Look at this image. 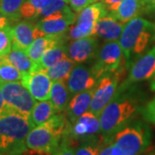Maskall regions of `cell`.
I'll use <instances>...</instances> for the list:
<instances>
[{
  "label": "cell",
  "instance_id": "cell-12",
  "mask_svg": "<svg viewBox=\"0 0 155 155\" xmlns=\"http://www.w3.org/2000/svg\"><path fill=\"white\" fill-rule=\"evenodd\" d=\"M21 83L36 101L49 100L53 82L44 71H35L23 74Z\"/></svg>",
  "mask_w": 155,
  "mask_h": 155
},
{
  "label": "cell",
  "instance_id": "cell-10",
  "mask_svg": "<svg viewBox=\"0 0 155 155\" xmlns=\"http://www.w3.org/2000/svg\"><path fill=\"white\" fill-rule=\"evenodd\" d=\"M122 71L108 74L97 81L94 89V93L89 110L99 116L107 104L113 99L117 92Z\"/></svg>",
  "mask_w": 155,
  "mask_h": 155
},
{
  "label": "cell",
  "instance_id": "cell-1",
  "mask_svg": "<svg viewBox=\"0 0 155 155\" xmlns=\"http://www.w3.org/2000/svg\"><path fill=\"white\" fill-rule=\"evenodd\" d=\"M129 88L130 86H120L113 99L100 114L101 134L104 140H112L119 130L133 122L141 112V101Z\"/></svg>",
  "mask_w": 155,
  "mask_h": 155
},
{
  "label": "cell",
  "instance_id": "cell-31",
  "mask_svg": "<svg viewBox=\"0 0 155 155\" xmlns=\"http://www.w3.org/2000/svg\"><path fill=\"white\" fill-rule=\"evenodd\" d=\"M13 44L11 26L0 29V56H5L11 52Z\"/></svg>",
  "mask_w": 155,
  "mask_h": 155
},
{
  "label": "cell",
  "instance_id": "cell-34",
  "mask_svg": "<svg viewBox=\"0 0 155 155\" xmlns=\"http://www.w3.org/2000/svg\"><path fill=\"white\" fill-rule=\"evenodd\" d=\"M52 155H75V150L72 145L62 140L60 147Z\"/></svg>",
  "mask_w": 155,
  "mask_h": 155
},
{
  "label": "cell",
  "instance_id": "cell-13",
  "mask_svg": "<svg viewBox=\"0 0 155 155\" xmlns=\"http://www.w3.org/2000/svg\"><path fill=\"white\" fill-rule=\"evenodd\" d=\"M76 16L72 11L42 18L36 23L44 35H66L75 22Z\"/></svg>",
  "mask_w": 155,
  "mask_h": 155
},
{
  "label": "cell",
  "instance_id": "cell-7",
  "mask_svg": "<svg viewBox=\"0 0 155 155\" xmlns=\"http://www.w3.org/2000/svg\"><path fill=\"white\" fill-rule=\"evenodd\" d=\"M95 59V64L91 71L97 80L105 75L122 71L123 62L126 65L123 52L118 41H106L98 49Z\"/></svg>",
  "mask_w": 155,
  "mask_h": 155
},
{
  "label": "cell",
  "instance_id": "cell-6",
  "mask_svg": "<svg viewBox=\"0 0 155 155\" xmlns=\"http://www.w3.org/2000/svg\"><path fill=\"white\" fill-rule=\"evenodd\" d=\"M103 139L99 116L87 111L75 122H69L63 140L71 145L73 141H78L80 144Z\"/></svg>",
  "mask_w": 155,
  "mask_h": 155
},
{
  "label": "cell",
  "instance_id": "cell-42",
  "mask_svg": "<svg viewBox=\"0 0 155 155\" xmlns=\"http://www.w3.org/2000/svg\"><path fill=\"white\" fill-rule=\"evenodd\" d=\"M150 155H155V148H154V150H153V152L150 153Z\"/></svg>",
  "mask_w": 155,
  "mask_h": 155
},
{
  "label": "cell",
  "instance_id": "cell-3",
  "mask_svg": "<svg viewBox=\"0 0 155 155\" xmlns=\"http://www.w3.org/2000/svg\"><path fill=\"white\" fill-rule=\"evenodd\" d=\"M68 124L67 114L56 113L48 121L28 132L25 140L26 147L36 153L52 155L62 143Z\"/></svg>",
  "mask_w": 155,
  "mask_h": 155
},
{
  "label": "cell",
  "instance_id": "cell-29",
  "mask_svg": "<svg viewBox=\"0 0 155 155\" xmlns=\"http://www.w3.org/2000/svg\"><path fill=\"white\" fill-rule=\"evenodd\" d=\"M22 75L18 69L9 63L3 56H0V80L5 82L21 81Z\"/></svg>",
  "mask_w": 155,
  "mask_h": 155
},
{
  "label": "cell",
  "instance_id": "cell-45",
  "mask_svg": "<svg viewBox=\"0 0 155 155\" xmlns=\"http://www.w3.org/2000/svg\"><path fill=\"white\" fill-rule=\"evenodd\" d=\"M33 155H35V154H33Z\"/></svg>",
  "mask_w": 155,
  "mask_h": 155
},
{
  "label": "cell",
  "instance_id": "cell-40",
  "mask_svg": "<svg viewBox=\"0 0 155 155\" xmlns=\"http://www.w3.org/2000/svg\"><path fill=\"white\" fill-rule=\"evenodd\" d=\"M5 104V101H4V98H3V96H2V93H1V91H0V110H2L3 106Z\"/></svg>",
  "mask_w": 155,
  "mask_h": 155
},
{
  "label": "cell",
  "instance_id": "cell-20",
  "mask_svg": "<svg viewBox=\"0 0 155 155\" xmlns=\"http://www.w3.org/2000/svg\"><path fill=\"white\" fill-rule=\"evenodd\" d=\"M145 11L142 0H122L115 11L109 12L119 22L126 23Z\"/></svg>",
  "mask_w": 155,
  "mask_h": 155
},
{
  "label": "cell",
  "instance_id": "cell-14",
  "mask_svg": "<svg viewBox=\"0 0 155 155\" xmlns=\"http://www.w3.org/2000/svg\"><path fill=\"white\" fill-rule=\"evenodd\" d=\"M98 51V41L96 35L72 40L67 48V54L76 64L94 59Z\"/></svg>",
  "mask_w": 155,
  "mask_h": 155
},
{
  "label": "cell",
  "instance_id": "cell-44",
  "mask_svg": "<svg viewBox=\"0 0 155 155\" xmlns=\"http://www.w3.org/2000/svg\"><path fill=\"white\" fill-rule=\"evenodd\" d=\"M65 1H66V2H67V3H68V0H65Z\"/></svg>",
  "mask_w": 155,
  "mask_h": 155
},
{
  "label": "cell",
  "instance_id": "cell-9",
  "mask_svg": "<svg viewBox=\"0 0 155 155\" xmlns=\"http://www.w3.org/2000/svg\"><path fill=\"white\" fill-rule=\"evenodd\" d=\"M108 13L102 2H97L84 8L68 30L67 36L70 40L84 38L94 35L95 27L101 17Z\"/></svg>",
  "mask_w": 155,
  "mask_h": 155
},
{
  "label": "cell",
  "instance_id": "cell-35",
  "mask_svg": "<svg viewBox=\"0 0 155 155\" xmlns=\"http://www.w3.org/2000/svg\"><path fill=\"white\" fill-rule=\"evenodd\" d=\"M122 1V0H101V2L105 6L108 12L115 11Z\"/></svg>",
  "mask_w": 155,
  "mask_h": 155
},
{
  "label": "cell",
  "instance_id": "cell-43",
  "mask_svg": "<svg viewBox=\"0 0 155 155\" xmlns=\"http://www.w3.org/2000/svg\"><path fill=\"white\" fill-rule=\"evenodd\" d=\"M100 0H94V3H97V2H98Z\"/></svg>",
  "mask_w": 155,
  "mask_h": 155
},
{
  "label": "cell",
  "instance_id": "cell-5",
  "mask_svg": "<svg viewBox=\"0 0 155 155\" xmlns=\"http://www.w3.org/2000/svg\"><path fill=\"white\" fill-rule=\"evenodd\" d=\"M152 131L142 121H133L112 139L111 155H141L149 147Z\"/></svg>",
  "mask_w": 155,
  "mask_h": 155
},
{
  "label": "cell",
  "instance_id": "cell-25",
  "mask_svg": "<svg viewBox=\"0 0 155 155\" xmlns=\"http://www.w3.org/2000/svg\"><path fill=\"white\" fill-rule=\"evenodd\" d=\"M75 65L76 63L67 57L66 59L57 62L55 65L44 70V72L49 77L52 82L54 81L67 82V78Z\"/></svg>",
  "mask_w": 155,
  "mask_h": 155
},
{
  "label": "cell",
  "instance_id": "cell-36",
  "mask_svg": "<svg viewBox=\"0 0 155 155\" xmlns=\"http://www.w3.org/2000/svg\"><path fill=\"white\" fill-rule=\"evenodd\" d=\"M112 149V140H104L100 148L98 155H111Z\"/></svg>",
  "mask_w": 155,
  "mask_h": 155
},
{
  "label": "cell",
  "instance_id": "cell-19",
  "mask_svg": "<svg viewBox=\"0 0 155 155\" xmlns=\"http://www.w3.org/2000/svg\"><path fill=\"white\" fill-rule=\"evenodd\" d=\"M94 89L95 87L73 95L66 110V114L69 122H75L79 116L89 110L94 93Z\"/></svg>",
  "mask_w": 155,
  "mask_h": 155
},
{
  "label": "cell",
  "instance_id": "cell-23",
  "mask_svg": "<svg viewBox=\"0 0 155 155\" xmlns=\"http://www.w3.org/2000/svg\"><path fill=\"white\" fill-rule=\"evenodd\" d=\"M3 57L12 66L18 69L22 74L34 72L35 64L30 60L25 50L12 46L11 52Z\"/></svg>",
  "mask_w": 155,
  "mask_h": 155
},
{
  "label": "cell",
  "instance_id": "cell-37",
  "mask_svg": "<svg viewBox=\"0 0 155 155\" xmlns=\"http://www.w3.org/2000/svg\"><path fill=\"white\" fill-rule=\"evenodd\" d=\"M145 11L155 12V0H142Z\"/></svg>",
  "mask_w": 155,
  "mask_h": 155
},
{
  "label": "cell",
  "instance_id": "cell-30",
  "mask_svg": "<svg viewBox=\"0 0 155 155\" xmlns=\"http://www.w3.org/2000/svg\"><path fill=\"white\" fill-rule=\"evenodd\" d=\"M104 141V139L80 143L78 147H74L75 155H98Z\"/></svg>",
  "mask_w": 155,
  "mask_h": 155
},
{
  "label": "cell",
  "instance_id": "cell-22",
  "mask_svg": "<svg viewBox=\"0 0 155 155\" xmlns=\"http://www.w3.org/2000/svg\"><path fill=\"white\" fill-rule=\"evenodd\" d=\"M67 57H68L67 48L64 45V43L53 47L43 54L41 60L35 66L34 72L35 71H44L52 66L55 65L57 62L62 61Z\"/></svg>",
  "mask_w": 155,
  "mask_h": 155
},
{
  "label": "cell",
  "instance_id": "cell-16",
  "mask_svg": "<svg viewBox=\"0 0 155 155\" xmlns=\"http://www.w3.org/2000/svg\"><path fill=\"white\" fill-rule=\"evenodd\" d=\"M97 79L91 71L83 65H75L67 78V86L71 95H75L90 89L94 88Z\"/></svg>",
  "mask_w": 155,
  "mask_h": 155
},
{
  "label": "cell",
  "instance_id": "cell-27",
  "mask_svg": "<svg viewBox=\"0 0 155 155\" xmlns=\"http://www.w3.org/2000/svg\"><path fill=\"white\" fill-rule=\"evenodd\" d=\"M25 0H0V12L7 17L11 22L21 19L20 9Z\"/></svg>",
  "mask_w": 155,
  "mask_h": 155
},
{
  "label": "cell",
  "instance_id": "cell-38",
  "mask_svg": "<svg viewBox=\"0 0 155 155\" xmlns=\"http://www.w3.org/2000/svg\"><path fill=\"white\" fill-rule=\"evenodd\" d=\"M11 20L0 12V29L5 28L11 26Z\"/></svg>",
  "mask_w": 155,
  "mask_h": 155
},
{
  "label": "cell",
  "instance_id": "cell-2",
  "mask_svg": "<svg viewBox=\"0 0 155 155\" xmlns=\"http://www.w3.org/2000/svg\"><path fill=\"white\" fill-rule=\"evenodd\" d=\"M33 127L29 117L4 104L0 110V155L26 153L25 140Z\"/></svg>",
  "mask_w": 155,
  "mask_h": 155
},
{
  "label": "cell",
  "instance_id": "cell-32",
  "mask_svg": "<svg viewBox=\"0 0 155 155\" xmlns=\"http://www.w3.org/2000/svg\"><path fill=\"white\" fill-rule=\"evenodd\" d=\"M140 114L146 122L155 124V96L153 99L143 106Z\"/></svg>",
  "mask_w": 155,
  "mask_h": 155
},
{
  "label": "cell",
  "instance_id": "cell-24",
  "mask_svg": "<svg viewBox=\"0 0 155 155\" xmlns=\"http://www.w3.org/2000/svg\"><path fill=\"white\" fill-rule=\"evenodd\" d=\"M57 112L50 100L37 101L31 111L29 119L33 127H37L48 121Z\"/></svg>",
  "mask_w": 155,
  "mask_h": 155
},
{
  "label": "cell",
  "instance_id": "cell-17",
  "mask_svg": "<svg viewBox=\"0 0 155 155\" xmlns=\"http://www.w3.org/2000/svg\"><path fill=\"white\" fill-rule=\"evenodd\" d=\"M125 23L119 22L108 12L97 22L94 35L105 40L106 41H119Z\"/></svg>",
  "mask_w": 155,
  "mask_h": 155
},
{
  "label": "cell",
  "instance_id": "cell-26",
  "mask_svg": "<svg viewBox=\"0 0 155 155\" xmlns=\"http://www.w3.org/2000/svg\"><path fill=\"white\" fill-rule=\"evenodd\" d=\"M47 0H25L20 9L21 18L33 21L40 18V15Z\"/></svg>",
  "mask_w": 155,
  "mask_h": 155
},
{
  "label": "cell",
  "instance_id": "cell-18",
  "mask_svg": "<svg viewBox=\"0 0 155 155\" xmlns=\"http://www.w3.org/2000/svg\"><path fill=\"white\" fill-rule=\"evenodd\" d=\"M66 35H43L41 37L36 38L31 45L26 49V53L32 61L35 66L41 60L46 51H48L53 47L64 43Z\"/></svg>",
  "mask_w": 155,
  "mask_h": 155
},
{
  "label": "cell",
  "instance_id": "cell-28",
  "mask_svg": "<svg viewBox=\"0 0 155 155\" xmlns=\"http://www.w3.org/2000/svg\"><path fill=\"white\" fill-rule=\"evenodd\" d=\"M67 4L68 3L65 0H47L41 10L40 18L42 19L49 16L58 15L72 11L71 7H69Z\"/></svg>",
  "mask_w": 155,
  "mask_h": 155
},
{
  "label": "cell",
  "instance_id": "cell-15",
  "mask_svg": "<svg viewBox=\"0 0 155 155\" xmlns=\"http://www.w3.org/2000/svg\"><path fill=\"white\" fill-rule=\"evenodd\" d=\"M11 34L13 39L12 46L25 51L35 39L44 35L37 28L36 24H34L29 20H19L16 22L13 26H11Z\"/></svg>",
  "mask_w": 155,
  "mask_h": 155
},
{
  "label": "cell",
  "instance_id": "cell-4",
  "mask_svg": "<svg viewBox=\"0 0 155 155\" xmlns=\"http://www.w3.org/2000/svg\"><path fill=\"white\" fill-rule=\"evenodd\" d=\"M153 41H155L154 23L141 17H134L125 23L118 41L127 67L147 52Z\"/></svg>",
  "mask_w": 155,
  "mask_h": 155
},
{
  "label": "cell",
  "instance_id": "cell-8",
  "mask_svg": "<svg viewBox=\"0 0 155 155\" xmlns=\"http://www.w3.org/2000/svg\"><path fill=\"white\" fill-rule=\"evenodd\" d=\"M0 91L5 105L22 116H30L37 101L23 86L21 81L5 82L0 80Z\"/></svg>",
  "mask_w": 155,
  "mask_h": 155
},
{
  "label": "cell",
  "instance_id": "cell-33",
  "mask_svg": "<svg viewBox=\"0 0 155 155\" xmlns=\"http://www.w3.org/2000/svg\"><path fill=\"white\" fill-rule=\"evenodd\" d=\"M68 4L72 11L79 13L87 6L94 4V0H68Z\"/></svg>",
  "mask_w": 155,
  "mask_h": 155
},
{
  "label": "cell",
  "instance_id": "cell-21",
  "mask_svg": "<svg viewBox=\"0 0 155 155\" xmlns=\"http://www.w3.org/2000/svg\"><path fill=\"white\" fill-rule=\"evenodd\" d=\"M70 94L66 82L54 81L52 83L49 100L57 113L66 111L70 102Z\"/></svg>",
  "mask_w": 155,
  "mask_h": 155
},
{
  "label": "cell",
  "instance_id": "cell-11",
  "mask_svg": "<svg viewBox=\"0 0 155 155\" xmlns=\"http://www.w3.org/2000/svg\"><path fill=\"white\" fill-rule=\"evenodd\" d=\"M154 75L155 46H153L130 65L127 79L120 86L127 87L134 83L151 79Z\"/></svg>",
  "mask_w": 155,
  "mask_h": 155
},
{
  "label": "cell",
  "instance_id": "cell-41",
  "mask_svg": "<svg viewBox=\"0 0 155 155\" xmlns=\"http://www.w3.org/2000/svg\"><path fill=\"white\" fill-rule=\"evenodd\" d=\"M26 153H15V154H4V155H25Z\"/></svg>",
  "mask_w": 155,
  "mask_h": 155
},
{
  "label": "cell",
  "instance_id": "cell-39",
  "mask_svg": "<svg viewBox=\"0 0 155 155\" xmlns=\"http://www.w3.org/2000/svg\"><path fill=\"white\" fill-rule=\"evenodd\" d=\"M150 88L152 91H155V75L150 79Z\"/></svg>",
  "mask_w": 155,
  "mask_h": 155
}]
</instances>
